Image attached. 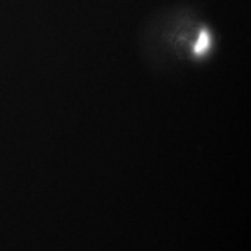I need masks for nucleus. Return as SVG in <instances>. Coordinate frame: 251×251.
Instances as JSON below:
<instances>
[{"label":"nucleus","mask_w":251,"mask_h":251,"mask_svg":"<svg viewBox=\"0 0 251 251\" xmlns=\"http://www.w3.org/2000/svg\"><path fill=\"white\" fill-rule=\"evenodd\" d=\"M208 45H209V36L208 34H207L206 30H202L201 33H200V36H199V40H198L197 45H196V52L198 54H201L203 50L208 48Z\"/></svg>","instance_id":"1"}]
</instances>
